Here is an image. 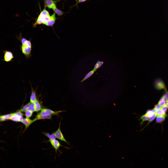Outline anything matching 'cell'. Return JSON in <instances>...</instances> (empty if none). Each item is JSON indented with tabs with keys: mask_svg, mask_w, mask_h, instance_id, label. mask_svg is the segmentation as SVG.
I'll return each instance as SVG.
<instances>
[{
	"mask_svg": "<svg viewBox=\"0 0 168 168\" xmlns=\"http://www.w3.org/2000/svg\"><path fill=\"white\" fill-rule=\"evenodd\" d=\"M43 90L40 93V99L49 110L52 117L55 118L63 113L62 105L64 93L60 80H54L45 76L42 81Z\"/></svg>",
	"mask_w": 168,
	"mask_h": 168,
	"instance_id": "cell-1",
	"label": "cell"
},
{
	"mask_svg": "<svg viewBox=\"0 0 168 168\" xmlns=\"http://www.w3.org/2000/svg\"><path fill=\"white\" fill-rule=\"evenodd\" d=\"M98 28L97 24L89 17L81 25L72 43L66 49L67 53L69 55L74 49L85 47L89 33Z\"/></svg>",
	"mask_w": 168,
	"mask_h": 168,
	"instance_id": "cell-2",
	"label": "cell"
},
{
	"mask_svg": "<svg viewBox=\"0 0 168 168\" xmlns=\"http://www.w3.org/2000/svg\"><path fill=\"white\" fill-rule=\"evenodd\" d=\"M7 118L5 120L14 124L25 121L28 116L26 108L22 103L13 100L7 102Z\"/></svg>",
	"mask_w": 168,
	"mask_h": 168,
	"instance_id": "cell-3",
	"label": "cell"
},
{
	"mask_svg": "<svg viewBox=\"0 0 168 168\" xmlns=\"http://www.w3.org/2000/svg\"><path fill=\"white\" fill-rule=\"evenodd\" d=\"M110 26H107L101 33L99 40L95 44L91 50L95 52L105 53L113 38Z\"/></svg>",
	"mask_w": 168,
	"mask_h": 168,
	"instance_id": "cell-4",
	"label": "cell"
},
{
	"mask_svg": "<svg viewBox=\"0 0 168 168\" xmlns=\"http://www.w3.org/2000/svg\"><path fill=\"white\" fill-rule=\"evenodd\" d=\"M114 2L105 0H91V4L95 15L98 17H104L112 12L111 6Z\"/></svg>",
	"mask_w": 168,
	"mask_h": 168,
	"instance_id": "cell-5",
	"label": "cell"
},
{
	"mask_svg": "<svg viewBox=\"0 0 168 168\" xmlns=\"http://www.w3.org/2000/svg\"><path fill=\"white\" fill-rule=\"evenodd\" d=\"M105 18L109 25L112 26L117 31H123L127 27L126 24L114 16L112 12L108 14Z\"/></svg>",
	"mask_w": 168,
	"mask_h": 168,
	"instance_id": "cell-6",
	"label": "cell"
},
{
	"mask_svg": "<svg viewBox=\"0 0 168 168\" xmlns=\"http://www.w3.org/2000/svg\"><path fill=\"white\" fill-rule=\"evenodd\" d=\"M101 33L99 28L89 33L88 36L85 47L91 49L93 46L99 40Z\"/></svg>",
	"mask_w": 168,
	"mask_h": 168,
	"instance_id": "cell-7",
	"label": "cell"
},
{
	"mask_svg": "<svg viewBox=\"0 0 168 168\" xmlns=\"http://www.w3.org/2000/svg\"><path fill=\"white\" fill-rule=\"evenodd\" d=\"M168 3V0H157V4L161 5Z\"/></svg>",
	"mask_w": 168,
	"mask_h": 168,
	"instance_id": "cell-8",
	"label": "cell"
},
{
	"mask_svg": "<svg viewBox=\"0 0 168 168\" xmlns=\"http://www.w3.org/2000/svg\"><path fill=\"white\" fill-rule=\"evenodd\" d=\"M168 162V156L162 162H161L162 165H164Z\"/></svg>",
	"mask_w": 168,
	"mask_h": 168,
	"instance_id": "cell-9",
	"label": "cell"
},
{
	"mask_svg": "<svg viewBox=\"0 0 168 168\" xmlns=\"http://www.w3.org/2000/svg\"></svg>",
	"mask_w": 168,
	"mask_h": 168,
	"instance_id": "cell-10",
	"label": "cell"
}]
</instances>
